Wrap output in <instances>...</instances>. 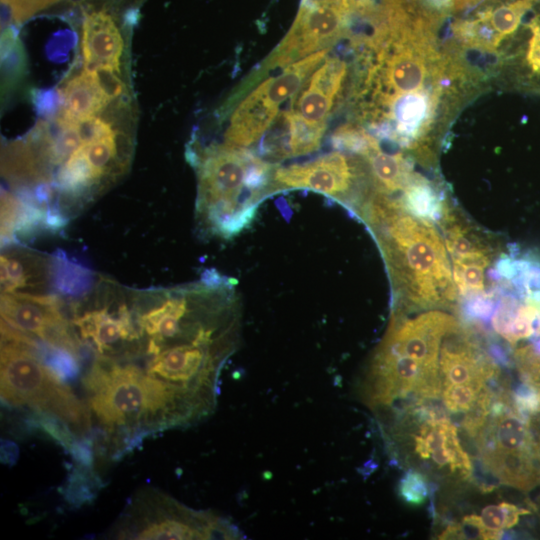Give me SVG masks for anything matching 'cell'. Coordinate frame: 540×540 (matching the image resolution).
<instances>
[{"instance_id": "cell-12", "label": "cell", "mask_w": 540, "mask_h": 540, "mask_svg": "<svg viewBox=\"0 0 540 540\" xmlns=\"http://www.w3.org/2000/svg\"><path fill=\"white\" fill-rule=\"evenodd\" d=\"M326 125L313 124L293 109L282 111L262 136L259 156L283 160L307 155L319 149Z\"/></svg>"}, {"instance_id": "cell-11", "label": "cell", "mask_w": 540, "mask_h": 540, "mask_svg": "<svg viewBox=\"0 0 540 540\" xmlns=\"http://www.w3.org/2000/svg\"><path fill=\"white\" fill-rule=\"evenodd\" d=\"M537 0H510L490 6L474 17L457 21L454 36L463 47L493 53L519 28Z\"/></svg>"}, {"instance_id": "cell-2", "label": "cell", "mask_w": 540, "mask_h": 540, "mask_svg": "<svg viewBox=\"0 0 540 540\" xmlns=\"http://www.w3.org/2000/svg\"><path fill=\"white\" fill-rule=\"evenodd\" d=\"M368 226L387 266L397 309L454 303L458 290L434 222L408 211L399 196L371 190L352 210Z\"/></svg>"}, {"instance_id": "cell-10", "label": "cell", "mask_w": 540, "mask_h": 540, "mask_svg": "<svg viewBox=\"0 0 540 540\" xmlns=\"http://www.w3.org/2000/svg\"><path fill=\"white\" fill-rule=\"evenodd\" d=\"M459 327L454 316L437 309L414 318L394 311L380 344L424 365L439 367L441 343L446 335Z\"/></svg>"}, {"instance_id": "cell-22", "label": "cell", "mask_w": 540, "mask_h": 540, "mask_svg": "<svg viewBox=\"0 0 540 540\" xmlns=\"http://www.w3.org/2000/svg\"><path fill=\"white\" fill-rule=\"evenodd\" d=\"M399 496L410 505H421L428 497V485L422 473L409 470L401 478Z\"/></svg>"}, {"instance_id": "cell-8", "label": "cell", "mask_w": 540, "mask_h": 540, "mask_svg": "<svg viewBox=\"0 0 540 540\" xmlns=\"http://www.w3.org/2000/svg\"><path fill=\"white\" fill-rule=\"evenodd\" d=\"M349 0H301L295 20L282 41L264 61L261 71L283 69L331 46L350 30Z\"/></svg>"}, {"instance_id": "cell-21", "label": "cell", "mask_w": 540, "mask_h": 540, "mask_svg": "<svg viewBox=\"0 0 540 540\" xmlns=\"http://www.w3.org/2000/svg\"><path fill=\"white\" fill-rule=\"evenodd\" d=\"M480 388L470 384H451L442 387V399L445 407L452 413L468 412L477 402Z\"/></svg>"}, {"instance_id": "cell-9", "label": "cell", "mask_w": 540, "mask_h": 540, "mask_svg": "<svg viewBox=\"0 0 540 540\" xmlns=\"http://www.w3.org/2000/svg\"><path fill=\"white\" fill-rule=\"evenodd\" d=\"M370 186L364 160L334 151L300 164L275 166L272 191L307 189L352 208Z\"/></svg>"}, {"instance_id": "cell-6", "label": "cell", "mask_w": 540, "mask_h": 540, "mask_svg": "<svg viewBox=\"0 0 540 540\" xmlns=\"http://www.w3.org/2000/svg\"><path fill=\"white\" fill-rule=\"evenodd\" d=\"M121 539H242L229 520L193 510L158 491L138 496L117 526Z\"/></svg>"}, {"instance_id": "cell-23", "label": "cell", "mask_w": 540, "mask_h": 540, "mask_svg": "<svg viewBox=\"0 0 540 540\" xmlns=\"http://www.w3.org/2000/svg\"><path fill=\"white\" fill-rule=\"evenodd\" d=\"M465 533L461 525H450L440 535L439 539H462Z\"/></svg>"}, {"instance_id": "cell-7", "label": "cell", "mask_w": 540, "mask_h": 540, "mask_svg": "<svg viewBox=\"0 0 540 540\" xmlns=\"http://www.w3.org/2000/svg\"><path fill=\"white\" fill-rule=\"evenodd\" d=\"M328 51L320 50L300 59L257 85L232 112L222 143L247 149L260 140L278 116L280 106L296 95Z\"/></svg>"}, {"instance_id": "cell-1", "label": "cell", "mask_w": 540, "mask_h": 540, "mask_svg": "<svg viewBox=\"0 0 540 540\" xmlns=\"http://www.w3.org/2000/svg\"><path fill=\"white\" fill-rule=\"evenodd\" d=\"M439 21L426 12L392 15L365 44L371 59L359 94L361 118L378 136L421 158L431 156L440 116L467 79L461 62L439 51Z\"/></svg>"}, {"instance_id": "cell-14", "label": "cell", "mask_w": 540, "mask_h": 540, "mask_svg": "<svg viewBox=\"0 0 540 540\" xmlns=\"http://www.w3.org/2000/svg\"><path fill=\"white\" fill-rule=\"evenodd\" d=\"M415 454L438 468H448L462 478L470 477L472 463L460 444L457 429L445 417L427 420L414 436Z\"/></svg>"}, {"instance_id": "cell-4", "label": "cell", "mask_w": 540, "mask_h": 540, "mask_svg": "<svg viewBox=\"0 0 540 540\" xmlns=\"http://www.w3.org/2000/svg\"><path fill=\"white\" fill-rule=\"evenodd\" d=\"M83 383L92 415L107 433L123 439L199 421L177 391L129 364L92 360Z\"/></svg>"}, {"instance_id": "cell-19", "label": "cell", "mask_w": 540, "mask_h": 540, "mask_svg": "<svg viewBox=\"0 0 540 540\" xmlns=\"http://www.w3.org/2000/svg\"><path fill=\"white\" fill-rule=\"evenodd\" d=\"M62 0H1L2 29L21 24Z\"/></svg>"}, {"instance_id": "cell-13", "label": "cell", "mask_w": 540, "mask_h": 540, "mask_svg": "<svg viewBox=\"0 0 540 540\" xmlns=\"http://www.w3.org/2000/svg\"><path fill=\"white\" fill-rule=\"evenodd\" d=\"M347 75L339 57L324 60L307 78L293 101V109L313 124L326 125Z\"/></svg>"}, {"instance_id": "cell-18", "label": "cell", "mask_w": 540, "mask_h": 540, "mask_svg": "<svg viewBox=\"0 0 540 540\" xmlns=\"http://www.w3.org/2000/svg\"><path fill=\"white\" fill-rule=\"evenodd\" d=\"M490 261L452 260V271L458 293H480L485 289V269Z\"/></svg>"}, {"instance_id": "cell-24", "label": "cell", "mask_w": 540, "mask_h": 540, "mask_svg": "<svg viewBox=\"0 0 540 540\" xmlns=\"http://www.w3.org/2000/svg\"><path fill=\"white\" fill-rule=\"evenodd\" d=\"M534 352V351H533ZM535 353V352H534ZM536 354V353H535ZM539 356V355H538Z\"/></svg>"}, {"instance_id": "cell-16", "label": "cell", "mask_w": 540, "mask_h": 540, "mask_svg": "<svg viewBox=\"0 0 540 540\" xmlns=\"http://www.w3.org/2000/svg\"><path fill=\"white\" fill-rule=\"evenodd\" d=\"M529 513L528 510L502 502L484 507L480 515L471 514L463 517V524L477 530L481 539H500L504 529L515 526L520 515Z\"/></svg>"}, {"instance_id": "cell-3", "label": "cell", "mask_w": 540, "mask_h": 540, "mask_svg": "<svg viewBox=\"0 0 540 540\" xmlns=\"http://www.w3.org/2000/svg\"><path fill=\"white\" fill-rule=\"evenodd\" d=\"M197 176L195 221L204 238L231 239L253 223L272 191L275 166L244 148L221 144L190 148Z\"/></svg>"}, {"instance_id": "cell-15", "label": "cell", "mask_w": 540, "mask_h": 540, "mask_svg": "<svg viewBox=\"0 0 540 540\" xmlns=\"http://www.w3.org/2000/svg\"><path fill=\"white\" fill-rule=\"evenodd\" d=\"M57 93L60 99L57 114L75 119L99 115L110 103L93 74L84 68L68 76Z\"/></svg>"}, {"instance_id": "cell-20", "label": "cell", "mask_w": 540, "mask_h": 540, "mask_svg": "<svg viewBox=\"0 0 540 540\" xmlns=\"http://www.w3.org/2000/svg\"><path fill=\"white\" fill-rule=\"evenodd\" d=\"M527 27L529 36L521 65L527 75V83L540 92V17L531 20Z\"/></svg>"}, {"instance_id": "cell-5", "label": "cell", "mask_w": 540, "mask_h": 540, "mask_svg": "<svg viewBox=\"0 0 540 540\" xmlns=\"http://www.w3.org/2000/svg\"><path fill=\"white\" fill-rule=\"evenodd\" d=\"M1 398L69 431L90 430V412L47 362L34 339L1 323Z\"/></svg>"}, {"instance_id": "cell-17", "label": "cell", "mask_w": 540, "mask_h": 540, "mask_svg": "<svg viewBox=\"0 0 540 540\" xmlns=\"http://www.w3.org/2000/svg\"><path fill=\"white\" fill-rule=\"evenodd\" d=\"M1 67L2 91L8 93L19 83L27 67L24 48L12 25L2 29Z\"/></svg>"}]
</instances>
